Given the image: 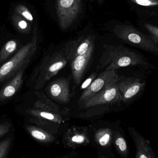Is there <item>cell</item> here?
<instances>
[{
    "label": "cell",
    "mask_w": 158,
    "mask_h": 158,
    "mask_svg": "<svg viewBox=\"0 0 158 158\" xmlns=\"http://www.w3.org/2000/svg\"><path fill=\"white\" fill-rule=\"evenodd\" d=\"M36 95L38 99L33 107L26 110L30 121L57 138L62 136L68 128L65 126L69 119V109L60 107L43 93L37 92Z\"/></svg>",
    "instance_id": "obj_1"
},
{
    "label": "cell",
    "mask_w": 158,
    "mask_h": 158,
    "mask_svg": "<svg viewBox=\"0 0 158 158\" xmlns=\"http://www.w3.org/2000/svg\"><path fill=\"white\" fill-rule=\"evenodd\" d=\"M129 66H136L146 69H154V65L143 56L122 45H105L96 68L110 70Z\"/></svg>",
    "instance_id": "obj_2"
},
{
    "label": "cell",
    "mask_w": 158,
    "mask_h": 158,
    "mask_svg": "<svg viewBox=\"0 0 158 158\" xmlns=\"http://www.w3.org/2000/svg\"><path fill=\"white\" fill-rule=\"evenodd\" d=\"M67 63L63 51L47 56L36 68L32 79L36 81L37 90L43 86L45 83L58 74Z\"/></svg>",
    "instance_id": "obj_3"
},
{
    "label": "cell",
    "mask_w": 158,
    "mask_h": 158,
    "mask_svg": "<svg viewBox=\"0 0 158 158\" xmlns=\"http://www.w3.org/2000/svg\"><path fill=\"white\" fill-rule=\"evenodd\" d=\"M36 40L28 44L0 67V83L12 78L29 64L37 49Z\"/></svg>",
    "instance_id": "obj_4"
},
{
    "label": "cell",
    "mask_w": 158,
    "mask_h": 158,
    "mask_svg": "<svg viewBox=\"0 0 158 158\" xmlns=\"http://www.w3.org/2000/svg\"><path fill=\"white\" fill-rule=\"evenodd\" d=\"M118 127L110 125L88 127L91 145L97 152L111 158L116 157L112 147L114 132Z\"/></svg>",
    "instance_id": "obj_5"
},
{
    "label": "cell",
    "mask_w": 158,
    "mask_h": 158,
    "mask_svg": "<svg viewBox=\"0 0 158 158\" xmlns=\"http://www.w3.org/2000/svg\"><path fill=\"white\" fill-rule=\"evenodd\" d=\"M117 35L127 43L158 56L157 45L148 35H145L135 28H121L117 32Z\"/></svg>",
    "instance_id": "obj_6"
},
{
    "label": "cell",
    "mask_w": 158,
    "mask_h": 158,
    "mask_svg": "<svg viewBox=\"0 0 158 158\" xmlns=\"http://www.w3.org/2000/svg\"><path fill=\"white\" fill-rule=\"evenodd\" d=\"M120 77L115 79L97 94L81 105V108L88 109L106 104H114L122 102L118 83Z\"/></svg>",
    "instance_id": "obj_7"
},
{
    "label": "cell",
    "mask_w": 158,
    "mask_h": 158,
    "mask_svg": "<svg viewBox=\"0 0 158 158\" xmlns=\"http://www.w3.org/2000/svg\"><path fill=\"white\" fill-rule=\"evenodd\" d=\"M61 143L64 148L75 149L91 145L89 128L72 125L63 134Z\"/></svg>",
    "instance_id": "obj_8"
},
{
    "label": "cell",
    "mask_w": 158,
    "mask_h": 158,
    "mask_svg": "<svg viewBox=\"0 0 158 158\" xmlns=\"http://www.w3.org/2000/svg\"><path fill=\"white\" fill-rule=\"evenodd\" d=\"M146 82L137 77L120 78L118 86L122 102L129 104L139 97L143 92Z\"/></svg>",
    "instance_id": "obj_9"
},
{
    "label": "cell",
    "mask_w": 158,
    "mask_h": 158,
    "mask_svg": "<svg viewBox=\"0 0 158 158\" xmlns=\"http://www.w3.org/2000/svg\"><path fill=\"white\" fill-rule=\"evenodd\" d=\"M119 77L116 69L105 70L84 91L79 98L78 103L81 105L92 98Z\"/></svg>",
    "instance_id": "obj_10"
},
{
    "label": "cell",
    "mask_w": 158,
    "mask_h": 158,
    "mask_svg": "<svg viewBox=\"0 0 158 158\" xmlns=\"http://www.w3.org/2000/svg\"><path fill=\"white\" fill-rule=\"evenodd\" d=\"M69 85V78H60L54 80L47 86V94L51 99L58 103H68L71 96Z\"/></svg>",
    "instance_id": "obj_11"
},
{
    "label": "cell",
    "mask_w": 158,
    "mask_h": 158,
    "mask_svg": "<svg viewBox=\"0 0 158 158\" xmlns=\"http://www.w3.org/2000/svg\"><path fill=\"white\" fill-rule=\"evenodd\" d=\"M94 41L91 38H86L68 43L62 51L67 61L71 62L77 56L94 52Z\"/></svg>",
    "instance_id": "obj_12"
},
{
    "label": "cell",
    "mask_w": 158,
    "mask_h": 158,
    "mask_svg": "<svg viewBox=\"0 0 158 158\" xmlns=\"http://www.w3.org/2000/svg\"><path fill=\"white\" fill-rule=\"evenodd\" d=\"M128 131L136 148L135 158H157L148 141L133 127L128 128Z\"/></svg>",
    "instance_id": "obj_13"
},
{
    "label": "cell",
    "mask_w": 158,
    "mask_h": 158,
    "mask_svg": "<svg viewBox=\"0 0 158 158\" xmlns=\"http://www.w3.org/2000/svg\"><path fill=\"white\" fill-rule=\"evenodd\" d=\"M25 128L34 140L42 145L51 146L57 142L56 136L39 126L27 125Z\"/></svg>",
    "instance_id": "obj_14"
},
{
    "label": "cell",
    "mask_w": 158,
    "mask_h": 158,
    "mask_svg": "<svg viewBox=\"0 0 158 158\" xmlns=\"http://www.w3.org/2000/svg\"><path fill=\"white\" fill-rule=\"evenodd\" d=\"M26 68L18 72L4 86L0 89V101L7 100L19 90L23 82V75Z\"/></svg>",
    "instance_id": "obj_15"
},
{
    "label": "cell",
    "mask_w": 158,
    "mask_h": 158,
    "mask_svg": "<svg viewBox=\"0 0 158 158\" xmlns=\"http://www.w3.org/2000/svg\"><path fill=\"white\" fill-rule=\"evenodd\" d=\"M93 53V52H91L84 55L79 56L71 61L72 77L76 84L81 82Z\"/></svg>",
    "instance_id": "obj_16"
},
{
    "label": "cell",
    "mask_w": 158,
    "mask_h": 158,
    "mask_svg": "<svg viewBox=\"0 0 158 158\" xmlns=\"http://www.w3.org/2000/svg\"><path fill=\"white\" fill-rule=\"evenodd\" d=\"M113 147L121 158H129L130 150L125 135L122 128L118 127L114 132Z\"/></svg>",
    "instance_id": "obj_17"
},
{
    "label": "cell",
    "mask_w": 158,
    "mask_h": 158,
    "mask_svg": "<svg viewBox=\"0 0 158 158\" xmlns=\"http://www.w3.org/2000/svg\"><path fill=\"white\" fill-rule=\"evenodd\" d=\"M16 43L13 40L6 43L0 51V64L5 62L7 58L16 51L17 49Z\"/></svg>",
    "instance_id": "obj_18"
},
{
    "label": "cell",
    "mask_w": 158,
    "mask_h": 158,
    "mask_svg": "<svg viewBox=\"0 0 158 158\" xmlns=\"http://www.w3.org/2000/svg\"><path fill=\"white\" fill-rule=\"evenodd\" d=\"M148 36L158 46V24L146 23L144 25Z\"/></svg>",
    "instance_id": "obj_19"
},
{
    "label": "cell",
    "mask_w": 158,
    "mask_h": 158,
    "mask_svg": "<svg viewBox=\"0 0 158 158\" xmlns=\"http://www.w3.org/2000/svg\"><path fill=\"white\" fill-rule=\"evenodd\" d=\"M13 143L12 137H8L0 142V158H7Z\"/></svg>",
    "instance_id": "obj_20"
},
{
    "label": "cell",
    "mask_w": 158,
    "mask_h": 158,
    "mask_svg": "<svg viewBox=\"0 0 158 158\" xmlns=\"http://www.w3.org/2000/svg\"><path fill=\"white\" fill-rule=\"evenodd\" d=\"M11 123L8 122H4L0 123V138L6 135L11 130Z\"/></svg>",
    "instance_id": "obj_21"
},
{
    "label": "cell",
    "mask_w": 158,
    "mask_h": 158,
    "mask_svg": "<svg viewBox=\"0 0 158 158\" xmlns=\"http://www.w3.org/2000/svg\"><path fill=\"white\" fill-rule=\"evenodd\" d=\"M96 77L95 73H93L84 82L81 86V89H86L87 87L90 85L92 83V82L94 81L95 77Z\"/></svg>",
    "instance_id": "obj_22"
},
{
    "label": "cell",
    "mask_w": 158,
    "mask_h": 158,
    "mask_svg": "<svg viewBox=\"0 0 158 158\" xmlns=\"http://www.w3.org/2000/svg\"><path fill=\"white\" fill-rule=\"evenodd\" d=\"M135 1L137 4L143 6H151L154 5L158 4V3L155 2L151 0H135Z\"/></svg>",
    "instance_id": "obj_23"
},
{
    "label": "cell",
    "mask_w": 158,
    "mask_h": 158,
    "mask_svg": "<svg viewBox=\"0 0 158 158\" xmlns=\"http://www.w3.org/2000/svg\"><path fill=\"white\" fill-rule=\"evenodd\" d=\"M78 156L77 152L76 151L72 150L70 152H68L66 154L61 156L57 157L56 158H74L77 157Z\"/></svg>",
    "instance_id": "obj_24"
},
{
    "label": "cell",
    "mask_w": 158,
    "mask_h": 158,
    "mask_svg": "<svg viewBox=\"0 0 158 158\" xmlns=\"http://www.w3.org/2000/svg\"><path fill=\"white\" fill-rule=\"evenodd\" d=\"M22 15L25 17V18L28 19L29 20H32L33 19V18H32L31 15L29 13L27 12H23Z\"/></svg>",
    "instance_id": "obj_25"
},
{
    "label": "cell",
    "mask_w": 158,
    "mask_h": 158,
    "mask_svg": "<svg viewBox=\"0 0 158 158\" xmlns=\"http://www.w3.org/2000/svg\"><path fill=\"white\" fill-rule=\"evenodd\" d=\"M19 26L22 29H25L27 27V23L24 21H20L19 23Z\"/></svg>",
    "instance_id": "obj_26"
},
{
    "label": "cell",
    "mask_w": 158,
    "mask_h": 158,
    "mask_svg": "<svg viewBox=\"0 0 158 158\" xmlns=\"http://www.w3.org/2000/svg\"><path fill=\"white\" fill-rule=\"evenodd\" d=\"M97 158H111L107 156L103 155V154H100L98 152H97Z\"/></svg>",
    "instance_id": "obj_27"
},
{
    "label": "cell",
    "mask_w": 158,
    "mask_h": 158,
    "mask_svg": "<svg viewBox=\"0 0 158 158\" xmlns=\"http://www.w3.org/2000/svg\"><path fill=\"white\" fill-rule=\"evenodd\" d=\"M74 158H82L81 157H78V156H77V157H76Z\"/></svg>",
    "instance_id": "obj_28"
}]
</instances>
